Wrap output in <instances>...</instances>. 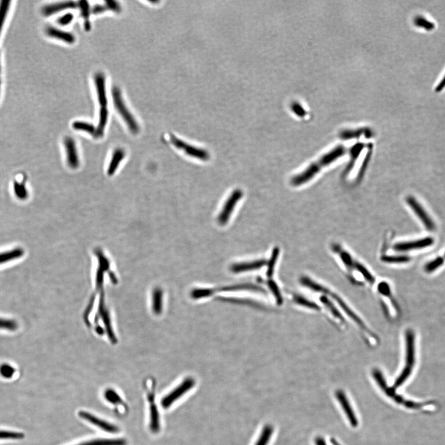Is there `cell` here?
<instances>
[{"label": "cell", "mask_w": 445, "mask_h": 445, "mask_svg": "<svg viewBox=\"0 0 445 445\" xmlns=\"http://www.w3.org/2000/svg\"><path fill=\"white\" fill-rule=\"evenodd\" d=\"M414 333L410 329H408L406 334V366L402 373L396 379L393 388L396 389L406 381L411 374L415 363V347Z\"/></svg>", "instance_id": "obj_1"}, {"label": "cell", "mask_w": 445, "mask_h": 445, "mask_svg": "<svg viewBox=\"0 0 445 445\" xmlns=\"http://www.w3.org/2000/svg\"><path fill=\"white\" fill-rule=\"evenodd\" d=\"M195 385V380L192 377H188L183 380L176 387L161 399V405L164 409H169L177 401L180 400L187 393L191 391Z\"/></svg>", "instance_id": "obj_2"}, {"label": "cell", "mask_w": 445, "mask_h": 445, "mask_svg": "<svg viewBox=\"0 0 445 445\" xmlns=\"http://www.w3.org/2000/svg\"><path fill=\"white\" fill-rule=\"evenodd\" d=\"M113 99L115 108L119 113L122 118L125 121L131 132L133 134H137L139 132V126L138 125L135 117L127 108L122 98L120 90L117 87H115L112 91Z\"/></svg>", "instance_id": "obj_3"}, {"label": "cell", "mask_w": 445, "mask_h": 445, "mask_svg": "<svg viewBox=\"0 0 445 445\" xmlns=\"http://www.w3.org/2000/svg\"><path fill=\"white\" fill-rule=\"evenodd\" d=\"M372 374L375 381L377 382L378 385H379V387L382 388V390L384 391L387 395L389 396V397L393 399V400H395L396 403H399V404L403 405L409 408V409H419V408H420L422 406V405L419 404V403L405 400L402 396L396 394L395 389L389 388L388 385L387 384V382L385 381L384 375H383L382 373L380 372V370H373Z\"/></svg>", "instance_id": "obj_4"}, {"label": "cell", "mask_w": 445, "mask_h": 445, "mask_svg": "<svg viewBox=\"0 0 445 445\" xmlns=\"http://www.w3.org/2000/svg\"><path fill=\"white\" fill-rule=\"evenodd\" d=\"M406 202L412 211L414 212L417 217L419 218L426 227V229L428 231H434L436 229V225L434 221L428 215L427 212L424 209V207L419 203L416 199H415L412 196H408L406 198Z\"/></svg>", "instance_id": "obj_5"}, {"label": "cell", "mask_w": 445, "mask_h": 445, "mask_svg": "<svg viewBox=\"0 0 445 445\" xmlns=\"http://www.w3.org/2000/svg\"><path fill=\"white\" fill-rule=\"evenodd\" d=\"M323 167H325L324 165L319 159L317 161L309 166L303 172L292 177L291 184L294 186L303 185L319 174Z\"/></svg>", "instance_id": "obj_6"}, {"label": "cell", "mask_w": 445, "mask_h": 445, "mask_svg": "<svg viewBox=\"0 0 445 445\" xmlns=\"http://www.w3.org/2000/svg\"><path fill=\"white\" fill-rule=\"evenodd\" d=\"M171 141L176 148L183 151L187 155L192 156L199 160L207 161L209 160L210 155L208 152L205 150L197 148L193 145L186 144L181 139H177L174 135H171Z\"/></svg>", "instance_id": "obj_7"}, {"label": "cell", "mask_w": 445, "mask_h": 445, "mask_svg": "<svg viewBox=\"0 0 445 445\" xmlns=\"http://www.w3.org/2000/svg\"><path fill=\"white\" fill-rule=\"evenodd\" d=\"M243 193L241 190H236L232 193V195L228 198L227 201L226 202L222 211L220 212L218 216V222L221 225L227 224L230 220V216L232 215V211H234V207L236 206L237 203L243 197Z\"/></svg>", "instance_id": "obj_8"}, {"label": "cell", "mask_w": 445, "mask_h": 445, "mask_svg": "<svg viewBox=\"0 0 445 445\" xmlns=\"http://www.w3.org/2000/svg\"><path fill=\"white\" fill-rule=\"evenodd\" d=\"M434 239L432 237H426L425 238L417 239V240L396 244L394 245L393 249L394 250L399 251V252L421 250V249L432 246L434 244Z\"/></svg>", "instance_id": "obj_9"}, {"label": "cell", "mask_w": 445, "mask_h": 445, "mask_svg": "<svg viewBox=\"0 0 445 445\" xmlns=\"http://www.w3.org/2000/svg\"><path fill=\"white\" fill-rule=\"evenodd\" d=\"M64 145L66 147L68 165L72 169H76L79 167V159L76 142L73 138L68 137L64 140Z\"/></svg>", "instance_id": "obj_10"}, {"label": "cell", "mask_w": 445, "mask_h": 445, "mask_svg": "<svg viewBox=\"0 0 445 445\" xmlns=\"http://www.w3.org/2000/svg\"><path fill=\"white\" fill-rule=\"evenodd\" d=\"M79 416L82 419H85V421L89 422V423L93 424L96 426H98V428L106 431V432L115 433L118 431L116 426L108 423L107 422L103 421L102 419H100L98 417L94 416V415L86 411H80L79 412Z\"/></svg>", "instance_id": "obj_11"}, {"label": "cell", "mask_w": 445, "mask_h": 445, "mask_svg": "<svg viewBox=\"0 0 445 445\" xmlns=\"http://www.w3.org/2000/svg\"><path fill=\"white\" fill-rule=\"evenodd\" d=\"M336 397L338 399L339 403H340L341 407L347 414L348 420H349L350 425L353 427H356L358 426V421H357L356 415H355L353 409L350 406L349 401H348L347 396L344 392L341 390H338L336 392Z\"/></svg>", "instance_id": "obj_12"}, {"label": "cell", "mask_w": 445, "mask_h": 445, "mask_svg": "<svg viewBox=\"0 0 445 445\" xmlns=\"http://www.w3.org/2000/svg\"><path fill=\"white\" fill-rule=\"evenodd\" d=\"M95 83L97 94L101 108H107V90L105 76L102 73L96 74Z\"/></svg>", "instance_id": "obj_13"}, {"label": "cell", "mask_w": 445, "mask_h": 445, "mask_svg": "<svg viewBox=\"0 0 445 445\" xmlns=\"http://www.w3.org/2000/svg\"><path fill=\"white\" fill-rule=\"evenodd\" d=\"M77 6V3L75 1H63L60 3L48 4L43 7L41 12L44 16H51L54 14L60 12L66 9L75 8Z\"/></svg>", "instance_id": "obj_14"}, {"label": "cell", "mask_w": 445, "mask_h": 445, "mask_svg": "<svg viewBox=\"0 0 445 445\" xmlns=\"http://www.w3.org/2000/svg\"><path fill=\"white\" fill-rule=\"evenodd\" d=\"M267 262L265 261V260H255V261L246 263H239V264L232 265V267H231V271L235 273H242V272L254 271V270L261 269L262 267L265 266Z\"/></svg>", "instance_id": "obj_15"}, {"label": "cell", "mask_w": 445, "mask_h": 445, "mask_svg": "<svg viewBox=\"0 0 445 445\" xmlns=\"http://www.w3.org/2000/svg\"><path fill=\"white\" fill-rule=\"evenodd\" d=\"M329 295H330V296L333 297L334 300L336 301V303L338 304V305L341 307V309H342V310L347 313L348 315L351 318V319L353 320L362 329L368 332V333H371L368 328H367L365 324H364L363 320H362L353 311L350 310L349 307L347 305V304H346L340 297L338 296L337 295H336L335 294L332 293L331 292H329Z\"/></svg>", "instance_id": "obj_16"}, {"label": "cell", "mask_w": 445, "mask_h": 445, "mask_svg": "<svg viewBox=\"0 0 445 445\" xmlns=\"http://www.w3.org/2000/svg\"><path fill=\"white\" fill-rule=\"evenodd\" d=\"M46 32L51 38L58 39L68 43H73L75 41V37L72 34L61 31L55 27H48Z\"/></svg>", "instance_id": "obj_17"}, {"label": "cell", "mask_w": 445, "mask_h": 445, "mask_svg": "<svg viewBox=\"0 0 445 445\" xmlns=\"http://www.w3.org/2000/svg\"><path fill=\"white\" fill-rule=\"evenodd\" d=\"M125 155L126 153L123 149L119 148L115 150L114 154H113L110 165L108 166L107 174L109 176H112V175L115 174L119 164L125 157Z\"/></svg>", "instance_id": "obj_18"}, {"label": "cell", "mask_w": 445, "mask_h": 445, "mask_svg": "<svg viewBox=\"0 0 445 445\" xmlns=\"http://www.w3.org/2000/svg\"><path fill=\"white\" fill-rule=\"evenodd\" d=\"M273 427L271 425H265L258 436L254 445H269L273 433Z\"/></svg>", "instance_id": "obj_19"}, {"label": "cell", "mask_w": 445, "mask_h": 445, "mask_svg": "<svg viewBox=\"0 0 445 445\" xmlns=\"http://www.w3.org/2000/svg\"><path fill=\"white\" fill-rule=\"evenodd\" d=\"M126 440L122 439H100L83 442L76 445H126Z\"/></svg>", "instance_id": "obj_20"}, {"label": "cell", "mask_w": 445, "mask_h": 445, "mask_svg": "<svg viewBox=\"0 0 445 445\" xmlns=\"http://www.w3.org/2000/svg\"><path fill=\"white\" fill-rule=\"evenodd\" d=\"M23 255H24V251L21 248L14 249L8 252L0 253V264L19 259Z\"/></svg>", "instance_id": "obj_21"}, {"label": "cell", "mask_w": 445, "mask_h": 445, "mask_svg": "<svg viewBox=\"0 0 445 445\" xmlns=\"http://www.w3.org/2000/svg\"><path fill=\"white\" fill-rule=\"evenodd\" d=\"M108 112L107 108H100L99 121L97 127L96 137H101L104 135L106 125L108 121Z\"/></svg>", "instance_id": "obj_22"}, {"label": "cell", "mask_w": 445, "mask_h": 445, "mask_svg": "<svg viewBox=\"0 0 445 445\" xmlns=\"http://www.w3.org/2000/svg\"><path fill=\"white\" fill-rule=\"evenodd\" d=\"M74 130L84 131L96 137L97 128L91 123L84 121H76L73 124Z\"/></svg>", "instance_id": "obj_23"}, {"label": "cell", "mask_w": 445, "mask_h": 445, "mask_svg": "<svg viewBox=\"0 0 445 445\" xmlns=\"http://www.w3.org/2000/svg\"><path fill=\"white\" fill-rule=\"evenodd\" d=\"M25 181H26V179H23L20 183L17 181L14 183V191H15L16 197L20 200L27 199L29 196L26 187H25Z\"/></svg>", "instance_id": "obj_24"}, {"label": "cell", "mask_w": 445, "mask_h": 445, "mask_svg": "<svg viewBox=\"0 0 445 445\" xmlns=\"http://www.w3.org/2000/svg\"><path fill=\"white\" fill-rule=\"evenodd\" d=\"M301 283L305 287L310 288V289L314 290V291L318 292H322L325 294H329V291L327 288L322 287V286L316 283L314 281L311 280L310 278L308 277H303L301 279Z\"/></svg>", "instance_id": "obj_25"}, {"label": "cell", "mask_w": 445, "mask_h": 445, "mask_svg": "<svg viewBox=\"0 0 445 445\" xmlns=\"http://www.w3.org/2000/svg\"><path fill=\"white\" fill-rule=\"evenodd\" d=\"M219 290H221V291H232V290H253L264 291V290H263L261 288L251 284H240L230 286V287L221 288Z\"/></svg>", "instance_id": "obj_26"}, {"label": "cell", "mask_w": 445, "mask_h": 445, "mask_svg": "<svg viewBox=\"0 0 445 445\" xmlns=\"http://www.w3.org/2000/svg\"><path fill=\"white\" fill-rule=\"evenodd\" d=\"M381 259L383 262L388 264H404L409 262L410 258L406 255H385Z\"/></svg>", "instance_id": "obj_27"}, {"label": "cell", "mask_w": 445, "mask_h": 445, "mask_svg": "<svg viewBox=\"0 0 445 445\" xmlns=\"http://www.w3.org/2000/svg\"><path fill=\"white\" fill-rule=\"evenodd\" d=\"M214 290L209 288H196L192 290L191 296L194 299H200L211 296L214 293Z\"/></svg>", "instance_id": "obj_28"}, {"label": "cell", "mask_w": 445, "mask_h": 445, "mask_svg": "<svg viewBox=\"0 0 445 445\" xmlns=\"http://www.w3.org/2000/svg\"><path fill=\"white\" fill-rule=\"evenodd\" d=\"M320 299L322 304L326 306V308L330 311V312L334 315V317L337 318V319L340 320L341 321L344 322V319H343L342 315L339 312V310L335 308V306L333 305V303H331V301L327 298V297L324 296H322L320 297Z\"/></svg>", "instance_id": "obj_29"}, {"label": "cell", "mask_w": 445, "mask_h": 445, "mask_svg": "<svg viewBox=\"0 0 445 445\" xmlns=\"http://www.w3.org/2000/svg\"><path fill=\"white\" fill-rule=\"evenodd\" d=\"M79 6L80 9V12H81L82 17L84 18V19L85 20V28L87 30V31H89L90 28H91V25H90L89 20L90 16V9L89 4L87 1H81L79 2Z\"/></svg>", "instance_id": "obj_30"}, {"label": "cell", "mask_w": 445, "mask_h": 445, "mask_svg": "<svg viewBox=\"0 0 445 445\" xmlns=\"http://www.w3.org/2000/svg\"><path fill=\"white\" fill-rule=\"evenodd\" d=\"M279 253H280V250L278 248H275L273 250L272 252L271 259H270L268 263V269H267V275L269 277H271L273 275L274 269H275V267L276 265V262L277 261Z\"/></svg>", "instance_id": "obj_31"}, {"label": "cell", "mask_w": 445, "mask_h": 445, "mask_svg": "<svg viewBox=\"0 0 445 445\" xmlns=\"http://www.w3.org/2000/svg\"><path fill=\"white\" fill-rule=\"evenodd\" d=\"M10 1H1L0 2V33L3 28L4 21H5L7 14L8 13L10 7Z\"/></svg>", "instance_id": "obj_32"}, {"label": "cell", "mask_w": 445, "mask_h": 445, "mask_svg": "<svg viewBox=\"0 0 445 445\" xmlns=\"http://www.w3.org/2000/svg\"><path fill=\"white\" fill-rule=\"evenodd\" d=\"M335 249L336 252L339 253L341 259L342 260L343 262L344 263L346 266H347L348 269L353 268V267H354V263L349 253L346 252L345 251L341 250L340 248H338V247H335Z\"/></svg>", "instance_id": "obj_33"}, {"label": "cell", "mask_w": 445, "mask_h": 445, "mask_svg": "<svg viewBox=\"0 0 445 445\" xmlns=\"http://www.w3.org/2000/svg\"><path fill=\"white\" fill-rule=\"evenodd\" d=\"M294 301L295 303L299 304V305L306 307V308L310 309V310H320V307L318 306L317 304L313 303L312 301L308 300V299L304 298V297L300 296H295L294 297Z\"/></svg>", "instance_id": "obj_34"}, {"label": "cell", "mask_w": 445, "mask_h": 445, "mask_svg": "<svg viewBox=\"0 0 445 445\" xmlns=\"http://www.w3.org/2000/svg\"><path fill=\"white\" fill-rule=\"evenodd\" d=\"M268 285L270 290H271L272 293L273 294L274 296L275 297L276 303L278 305H281L283 304V299L277 284H276L275 281L270 280L268 281Z\"/></svg>", "instance_id": "obj_35"}, {"label": "cell", "mask_w": 445, "mask_h": 445, "mask_svg": "<svg viewBox=\"0 0 445 445\" xmlns=\"http://www.w3.org/2000/svg\"><path fill=\"white\" fill-rule=\"evenodd\" d=\"M25 435L21 432H11V431L0 430V440H21Z\"/></svg>", "instance_id": "obj_36"}, {"label": "cell", "mask_w": 445, "mask_h": 445, "mask_svg": "<svg viewBox=\"0 0 445 445\" xmlns=\"http://www.w3.org/2000/svg\"><path fill=\"white\" fill-rule=\"evenodd\" d=\"M414 23L417 27L425 29L426 31H432L435 28V25L433 23L429 21L426 18L422 17V16H419V17L416 18V19L414 20Z\"/></svg>", "instance_id": "obj_37"}, {"label": "cell", "mask_w": 445, "mask_h": 445, "mask_svg": "<svg viewBox=\"0 0 445 445\" xmlns=\"http://www.w3.org/2000/svg\"><path fill=\"white\" fill-rule=\"evenodd\" d=\"M354 267L357 271L360 272L362 275H363L364 278H365L368 283L373 284V283L375 282V279L373 278L372 274L370 273L369 271H368L364 265L359 264L358 262H356L354 263Z\"/></svg>", "instance_id": "obj_38"}, {"label": "cell", "mask_w": 445, "mask_h": 445, "mask_svg": "<svg viewBox=\"0 0 445 445\" xmlns=\"http://www.w3.org/2000/svg\"><path fill=\"white\" fill-rule=\"evenodd\" d=\"M444 260L442 257H438L437 259L432 260V261L429 262L428 264H426L425 266V271L427 272V273H432L433 271H435V270L439 269L440 267H441L443 264H444Z\"/></svg>", "instance_id": "obj_39"}, {"label": "cell", "mask_w": 445, "mask_h": 445, "mask_svg": "<svg viewBox=\"0 0 445 445\" xmlns=\"http://www.w3.org/2000/svg\"><path fill=\"white\" fill-rule=\"evenodd\" d=\"M15 373V368L9 364H4L0 366V375L5 379H10Z\"/></svg>", "instance_id": "obj_40"}, {"label": "cell", "mask_w": 445, "mask_h": 445, "mask_svg": "<svg viewBox=\"0 0 445 445\" xmlns=\"http://www.w3.org/2000/svg\"><path fill=\"white\" fill-rule=\"evenodd\" d=\"M18 327L17 322L14 321V320L0 319V329L15 331L18 329Z\"/></svg>", "instance_id": "obj_41"}, {"label": "cell", "mask_w": 445, "mask_h": 445, "mask_svg": "<svg viewBox=\"0 0 445 445\" xmlns=\"http://www.w3.org/2000/svg\"><path fill=\"white\" fill-rule=\"evenodd\" d=\"M105 397L108 401L112 403L113 404H116V403H120V402H122L121 398L119 397V396L117 395L115 391L108 390L106 392Z\"/></svg>", "instance_id": "obj_42"}, {"label": "cell", "mask_w": 445, "mask_h": 445, "mask_svg": "<svg viewBox=\"0 0 445 445\" xmlns=\"http://www.w3.org/2000/svg\"><path fill=\"white\" fill-rule=\"evenodd\" d=\"M74 15L72 13H67L65 15H64L60 18H59L58 20V22L62 25H67L69 24H70L71 21H72Z\"/></svg>", "instance_id": "obj_43"}, {"label": "cell", "mask_w": 445, "mask_h": 445, "mask_svg": "<svg viewBox=\"0 0 445 445\" xmlns=\"http://www.w3.org/2000/svg\"><path fill=\"white\" fill-rule=\"evenodd\" d=\"M378 290L380 293L385 295V296H389L390 295V288L387 283H380L378 287Z\"/></svg>", "instance_id": "obj_44"}, {"label": "cell", "mask_w": 445, "mask_h": 445, "mask_svg": "<svg viewBox=\"0 0 445 445\" xmlns=\"http://www.w3.org/2000/svg\"><path fill=\"white\" fill-rule=\"evenodd\" d=\"M106 5L108 7V10L115 11V12H120L121 8L119 4L115 1H106Z\"/></svg>", "instance_id": "obj_45"}, {"label": "cell", "mask_w": 445, "mask_h": 445, "mask_svg": "<svg viewBox=\"0 0 445 445\" xmlns=\"http://www.w3.org/2000/svg\"><path fill=\"white\" fill-rule=\"evenodd\" d=\"M108 10V7L106 4H97L94 7L93 9L92 10V12L94 14H100L103 12H104L106 10Z\"/></svg>", "instance_id": "obj_46"}, {"label": "cell", "mask_w": 445, "mask_h": 445, "mask_svg": "<svg viewBox=\"0 0 445 445\" xmlns=\"http://www.w3.org/2000/svg\"><path fill=\"white\" fill-rule=\"evenodd\" d=\"M445 87V76L443 78L441 82H440L439 84H438L437 87L435 88V91L437 92H440L442 91Z\"/></svg>", "instance_id": "obj_47"}, {"label": "cell", "mask_w": 445, "mask_h": 445, "mask_svg": "<svg viewBox=\"0 0 445 445\" xmlns=\"http://www.w3.org/2000/svg\"><path fill=\"white\" fill-rule=\"evenodd\" d=\"M315 443L316 445H327L326 444H325L324 439H322L321 437L316 438Z\"/></svg>", "instance_id": "obj_48"}, {"label": "cell", "mask_w": 445, "mask_h": 445, "mask_svg": "<svg viewBox=\"0 0 445 445\" xmlns=\"http://www.w3.org/2000/svg\"><path fill=\"white\" fill-rule=\"evenodd\" d=\"M330 442L333 445H341L335 439H331Z\"/></svg>", "instance_id": "obj_49"}, {"label": "cell", "mask_w": 445, "mask_h": 445, "mask_svg": "<svg viewBox=\"0 0 445 445\" xmlns=\"http://www.w3.org/2000/svg\"><path fill=\"white\" fill-rule=\"evenodd\" d=\"M0 87H1V79H0Z\"/></svg>", "instance_id": "obj_50"}]
</instances>
